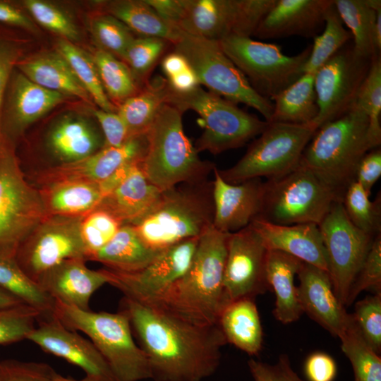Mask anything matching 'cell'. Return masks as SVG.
<instances>
[{"instance_id":"cell-17","label":"cell","mask_w":381,"mask_h":381,"mask_svg":"<svg viewBox=\"0 0 381 381\" xmlns=\"http://www.w3.org/2000/svg\"><path fill=\"white\" fill-rule=\"evenodd\" d=\"M199 238H190L164 250L143 269L122 272L105 268L109 284L124 296L152 302L161 298L186 272Z\"/></svg>"},{"instance_id":"cell-49","label":"cell","mask_w":381,"mask_h":381,"mask_svg":"<svg viewBox=\"0 0 381 381\" xmlns=\"http://www.w3.org/2000/svg\"><path fill=\"white\" fill-rule=\"evenodd\" d=\"M40 318L37 310L25 304L0 309V345L26 339Z\"/></svg>"},{"instance_id":"cell-42","label":"cell","mask_w":381,"mask_h":381,"mask_svg":"<svg viewBox=\"0 0 381 381\" xmlns=\"http://www.w3.org/2000/svg\"><path fill=\"white\" fill-rule=\"evenodd\" d=\"M324 29L313 38V44L304 66V73H315L335 53L352 39L349 30L344 28L337 10L332 3L325 13Z\"/></svg>"},{"instance_id":"cell-6","label":"cell","mask_w":381,"mask_h":381,"mask_svg":"<svg viewBox=\"0 0 381 381\" xmlns=\"http://www.w3.org/2000/svg\"><path fill=\"white\" fill-rule=\"evenodd\" d=\"M54 316L67 328L87 336L116 381L151 379L147 358L135 342L129 319L123 311L83 310L55 301Z\"/></svg>"},{"instance_id":"cell-54","label":"cell","mask_w":381,"mask_h":381,"mask_svg":"<svg viewBox=\"0 0 381 381\" xmlns=\"http://www.w3.org/2000/svg\"><path fill=\"white\" fill-rule=\"evenodd\" d=\"M255 381H304L292 370L289 356L282 354L273 365L254 359L248 362Z\"/></svg>"},{"instance_id":"cell-33","label":"cell","mask_w":381,"mask_h":381,"mask_svg":"<svg viewBox=\"0 0 381 381\" xmlns=\"http://www.w3.org/2000/svg\"><path fill=\"white\" fill-rule=\"evenodd\" d=\"M162 251L150 247L134 226H121L115 236L97 251L90 260L104 265L107 269L122 272L140 270L154 260Z\"/></svg>"},{"instance_id":"cell-19","label":"cell","mask_w":381,"mask_h":381,"mask_svg":"<svg viewBox=\"0 0 381 381\" xmlns=\"http://www.w3.org/2000/svg\"><path fill=\"white\" fill-rule=\"evenodd\" d=\"M27 339L44 351L80 368L94 381H116L101 353L89 339L65 327L56 317L39 318Z\"/></svg>"},{"instance_id":"cell-55","label":"cell","mask_w":381,"mask_h":381,"mask_svg":"<svg viewBox=\"0 0 381 381\" xmlns=\"http://www.w3.org/2000/svg\"><path fill=\"white\" fill-rule=\"evenodd\" d=\"M92 114L99 125L104 138V147H120L131 136L117 112L93 109Z\"/></svg>"},{"instance_id":"cell-10","label":"cell","mask_w":381,"mask_h":381,"mask_svg":"<svg viewBox=\"0 0 381 381\" xmlns=\"http://www.w3.org/2000/svg\"><path fill=\"white\" fill-rule=\"evenodd\" d=\"M194 71L200 85L233 103H242L258 111L270 122L274 104L251 86L243 73L225 54L217 41L183 32L173 44Z\"/></svg>"},{"instance_id":"cell-32","label":"cell","mask_w":381,"mask_h":381,"mask_svg":"<svg viewBox=\"0 0 381 381\" xmlns=\"http://www.w3.org/2000/svg\"><path fill=\"white\" fill-rule=\"evenodd\" d=\"M217 324L226 343L250 356H257L261 351L262 329L254 298L229 303L222 310Z\"/></svg>"},{"instance_id":"cell-28","label":"cell","mask_w":381,"mask_h":381,"mask_svg":"<svg viewBox=\"0 0 381 381\" xmlns=\"http://www.w3.org/2000/svg\"><path fill=\"white\" fill-rule=\"evenodd\" d=\"M46 144L59 164L86 158L104 147L101 129L90 119L75 114L62 116L50 127Z\"/></svg>"},{"instance_id":"cell-63","label":"cell","mask_w":381,"mask_h":381,"mask_svg":"<svg viewBox=\"0 0 381 381\" xmlns=\"http://www.w3.org/2000/svg\"><path fill=\"white\" fill-rule=\"evenodd\" d=\"M52 381H94V380L87 376H85L82 380H75V379L64 377L58 374L57 373H55L53 377Z\"/></svg>"},{"instance_id":"cell-16","label":"cell","mask_w":381,"mask_h":381,"mask_svg":"<svg viewBox=\"0 0 381 381\" xmlns=\"http://www.w3.org/2000/svg\"><path fill=\"white\" fill-rule=\"evenodd\" d=\"M346 44L315 73L314 88L319 111L312 123L317 129L353 107L368 73L371 59L358 56L353 43Z\"/></svg>"},{"instance_id":"cell-14","label":"cell","mask_w":381,"mask_h":381,"mask_svg":"<svg viewBox=\"0 0 381 381\" xmlns=\"http://www.w3.org/2000/svg\"><path fill=\"white\" fill-rule=\"evenodd\" d=\"M326 250L328 273L340 303L346 306L351 286L375 237L355 226L341 201H336L318 224Z\"/></svg>"},{"instance_id":"cell-59","label":"cell","mask_w":381,"mask_h":381,"mask_svg":"<svg viewBox=\"0 0 381 381\" xmlns=\"http://www.w3.org/2000/svg\"><path fill=\"white\" fill-rule=\"evenodd\" d=\"M166 22L177 28L184 12L183 0H145Z\"/></svg>"},{"instance_id":"cell-53","label":"cell","mask_w":381,"mask_h":381,"mask_svg":"<svg viewBox=\"0 0 381 381\" xmlns=\"http://www.w3.org/2000/svg\"><path fill=\"white\" fill-rule=\"evenodd\" d=\"M55 373L44 363L0 361V381H52Z\"/></svg>"},{"instance_id":"cell-50","label":"cell","mask_w":381,"mask_h":381,"mask_svg":"<svg viewBox=\"0 0 381 381\" xmlns=\"http://www.w3.org/2000/svg\"><path fill=\"white\" fill-rule=\"evenodd\" d=\"M354 320L363 338L377 354L381 352V293L357 301Z\"/></svg>"},{"instance_id":"cell-22","label":"cell","mask_w":381,"mask_h":381,"mask_svg":"<svg viewBox=\"0 0 381 381\" xmlns=\"http://www.w3.org/2000/svg\"><path fill=\"white\" fill-rule=\"evenodd\" d=\"M213 173V226L230 234L249 226L261 212L263 181L257 178L231 184L220 176L217 167Z\"/></svg>"},{"instance_id":"cell-26","label":"cell","mask_w":381,"mask_h":381,"mask_svg":"<svg viewBox=\"0 0 381 381\" xmlns=\"http://www.w3.org/2000/svg\"><path fill=\"white\" fill-rule=\"evenodd\" d=\"M140 163L127 167L119 181L97 207L112 214L122 225L139 223L154 209L162 195V191L145 176Z\"/></svg>"},{"instance_id":"cell-43","label":"cell","mask_w":381,"mask_h":381,"mask_svg":"<svg viewBox=\"0 0 381 381\" xmlns=\"http://www.w3.org/2000/svg\"><path fill=\"white\" fill-rule=\"evenodd\" d=\"M363 188L356 181L346 188L342 205L351 222L365 234L375 237L381 234V196L371 201Z\"/></svg>"},{"instance_id":"cell-24","label":"cell","mask_w":381,"mask_h":381,"mask_svg":"<svg viewBox=\"0 0 381 381\" xmlns=\"http://www.w3.org/2000/svg\"><path fill=\"white\" fill-rule=\"evenodd\" d=\"M333 0H277L253 36L279 39L293 35L314 38L324 28L325 13Z\"/></svg>"},{"instance_id":"cell-2","label":"cell","mask_w":381,"mask_h":381,"mask_svg":"<svg viewBox=\"0 0 381 381\" xmlns=\"http://www.w3.org/2000/svg\"><path fill=\"white\" fill-rule=\"evenodd\" d=\"M228 233L213 225L200 237L188 269L155 302L193 322L217 324L228 304L224 290Z\"/></svg>"},{"instance_id":"cell-41","label":"cell","mask_w":381,"mask_h":381,"mask_svg":"<svg viewBox=\"0 0 381 381\" xmlns=\"http://www.w3.org/2000/svg\"><path fill=\"white\" fill-rule=\"evenodd\" d=\"M339 338L341 350L352 365L354 381H381L380 356L366 342L353 315Z\"/></svg>"},{"instance_id":"cell-47","label":"cell","mask_w":381,"mask_h":381,"mask_svg":"<svg viewBox=\"0 0 381 381\" xmlns=\"http://www.w3.org/2000/svg\"><path fill=\"white\" fill-rule=\"evenodd\" d=\"M122 224L109 212L96 208L84 215L80 232L87 253V260L115 236Z\"/></svg>"},{"instance_id":"cell-45","label":"cell","mask_w":381,"mask_h":381,"mask_svg":"<svg viewBox=\"0 0 381 381\" xmlns=\"http://www.w3.org/2000/svg\"><path fill=\"white\" fill-rule=\"evenodd\" d=\"M170 44L162 38L140 37L128 47L121 59L140 86L143 87L150 80L149 75Z\"/></svg>"},{"instance_id":"cell-11","label":"cell","mask_w":381,"mask_h":381,"mask_svg":"<svg viewBox=\"0 0 381 381\" xmlns=\"http://www.w3.org/2000/svg\"><path fill=\"white\" fill-rule=\"evenodd\" d=\"M222 49L261 96L272 100L304 74L311 45L287 56L277 44L231 35L218 41Z\"/></svg>"},{"instance_id":"cell-51","label":"cell","mask_w":381,"mask_h":381,"mask_svg":"<svg viewBox=\"0 0 381 381\" xmlns=\"http://www.w3.org/2000/svg\"><path fill=\"white\" fill-rule=\"evenodd\" d=\"M364 290L381 293V234L376 236L349 293L346 306Z\"/></svg>"},{"instance_id":"cell-30","label":"cell","mask_w":381,"mask_h":381,"mask_svg":"<svg viewBox=\"0 0 381 381\" xmlns=\"http://www.w3.org/2000/svg\"><path fill=\"white\" fill-rule=\"evenodd\" d=\"M302 261L279 250H268L266 277L270 289L275 294L273 315L283 324L298 320L303 313L299 303L295 276Z\"/></svg>"},{"instance_id":"cell-3","label":"cell","mask_w":381,"mask_h":381,"mask_svg":"<svg viewBox=\"0 0 381 381\" xmlns=\"http://www.w3.org/2000/svg\"><path fill=\"white\" fill-rule=\"evenodd\" d=\"M372 149L368 118L353 106L316 130L300 163L318 175L341 201L346 188L355 181L359 162Z\"/></svg>"},{"instance_id":"cell-18","label":"cell","mask_w":381,"mask_h":381,"mask_svg":"<svg viewBox=\"0 0 381 381\" xmlns=\"http://www.w3.org/2000/svg\"><path fill=\"white\" fill-rule=\"evenodd\" d=\"M267 251L260 236L250 225L229 234L224 274L227 303L254 298L270 290L266 277Z\"/></svg>"},{"instance_id":"cell-13","label":"cell","mask_w":381,"mask_h":381,"mask_svg":"<svg viewBox=\"0 0 381 381\" xmlns=\"http://www.w3.org/2000/svg\"><path fill=\"white\" fill-rule=\"evenodd\" d=\"M277 0H183L178 28L183 32L219 41L231 36H253Z\"/></svg>"},{"instance_id":"cell-31","label":"cell","mask_w":381,"mask_h":381,"mask_svg":"<svg viewBox=\"0 0 381 381\" xmlns=\"http://www.w3.org/2000/svg\"><path fill=\"white\" fill-rule=\"evenodd\" d=\"M48 215L83 216L92 211L104 198L101 183L61 180L38 188Z\"/></svg>"},{"instance_id":"cell-37","label":"cell","mask_w":381,"mask_h":381,"mask_svg":"<svg viewBox=\"0 0 381 381\" xmlns=\"http://www.w3.org/2000/svg\"><path fill=\"white\" fill-rule=\"evenodd\" d=\"M0 288L37 310L40 318L54 316L55 301L23 271L16 254L0 252Z\"/></svg>"},{"instance_id":"cell-60","label":"cell","mask_w":381,"mask_h":381,"mask_svg":"<svg viewBox=\"0 0 381 381\" xmlns=\"http://www.w3.org/2000/svg\"><path fill=\"white\" fill-rule=\"evenodd\" d=\"M167 80L171 90L181 94L188 92L200 85L197 75L190 66Z\"/></svg>"},{"instance_id":"cell-9","label":"cell","mask_w":381,"mask_h":381,"mask_svg":"<svg viewBox=\"0 0 381 381\" xmlns=\"http://www.w3.org/2000/svg\"><path fill=\"white\" fill-rule=\"evenodd\" d=\"M316 130L313 123L269 122L245 155L231 167L218 169L219 174L231 184L252 179H271L280 176L299 164L303 152Z\"/></svg>"},{"instance_id":"cell-44","label":"cell","mask_w":381,"mask_h":381,"mask_svg":"<svg viewBox=\"0 0 381 381\" xmlns=\"http://www.w3.org/2000/svg\"><path fill=\"white\" fill-rule=\"evenodd\" d=\"M354 106L368 118V138L373 149L381 143V57L373 56L370 68L358 92Z\"/></svg>"},{"instance_id":"cell-62","label":"cell","mask_w":381,"mask_h":381,"mask_svg":"<svg viewBox=\"0 0 381 381\" xmlns=\"http://www.w3.org/2000/svg\"><path fill=\"white\" fill-rule=\"evenodd\" d=\"M22 304L25 303L13 295L0 288V309L11 308Z\"/></svg>"},{"instance_id":"cell-40","label":"cell","mask_w":381,"mask_h":381,"mask_svg":"<svg viewBox=\"0 0 381 381\" xmlns=\"http://www.w3.org/2000/svg\"><path fill=\"white\" fill-rule=\"evenodd\" d=\"M103 87L111 99L121 104L142 88L127 64L99 48L92 55Z\"/></svg>"},{"instance_id":"cell-61","label":"cell","mask_w":381,"mask_h":381,"mask_svg":"<svg viewBox=\"0 0 381 381\" xmlns=\"http://www.w3.org/2000/svg\"><path fill=\"white\" fill-rule=\"evenodd\" d=\"M188 67L189 65L185 58L175 51L167 54L162 61V68L166 78L177 75Z\"/></svg>"},{"instance_id":"cell-57","label":"cell","mask_w":381,"mask_h":381,"mask_svg":"<svg viewBox=\"0 0 381 381\" xmlns=\"http://www.w3.org/2000/svg\"><path fill=\"white\" fill-rule=\"evenodd\" d=\"M305 373L309 381H333L337 374V365L329 355L315 352L306 361Z\"/></svg>"},{"instance_id":"cell-34","label":"cell","mask_w":381,"mask_h":381,"mask_svg":"<svg viewBox=\"0 0 381 381\" xmlns=\"http://www.w3.org/2000/svg\"><path fill=\"white\" fill-rule=\"evenodd\" d=\"M169 91L167 78L157 75L117 107L131 136L147 133L161 107L167 104Z\"/></svg>"},{"instance_id":"cell-25","label":"cell","mask_w":381,"mask_h":381,"mask_svg":"<svg viewBox=\"0 0 381 381\" xmlns=\"http://www.w3.org/2000/svg\"><path fill=\"white\" fill-rule=\"evenodd\" d=\"M55 301L80 310H90V300L95 292L109 283L104 269L94 270L83 259H69L44 272L37 281Z\"/></svg>"},{"instance_id":"cell-52","label":"cell","mask_w":381,"mask_h":381,"mask_svg":"<svg viewBox=\"0 0 381 381\" xmlns=\"http://www.w3.org/2000/svg\"><path fill=\"white\" fill-rule=\"evenodd\" d=\"M21 54L22 49L16 39L0 35V151L11 145L3 133L1 112L11 75L21 59Z\"/></svg>"},{"instance_id":"cell-5","label":"cell","mask_w":381,"mask_h":381,"mask_svg":"<svg viewBox=\"0 0 381 381\" xmlns=\"http://www.w3.org/2000/svg\"><path fill=\"white\" fill-rule=\"evenodd\" d=\"M183 114L171 104H164L147 132L148 147L140 167L162 191L180 183L207 180L216 167L198 156L183 131Z\"/></svg>"},{"instance_id":"cell-23","label":"cell","mask_w":381,"mask_h":381,"mask_svg":"<svg viewBox=\"0 0 381 381\" xmlns=\"http://www.w3.org/2000/svg\"><path fill=\"white\" fill-rule=\"evenodd\" d=\"M297 276L298 297L303 312L332 335L339 337L352 314L346 312L336 296L329 273L302 262Z\"/></svg>"},{"instance_id":"cell-38","label":"cell","mask_w":381,"mask_h":381,"mask_svg":"<svg viewBox=\"0 0 381 381\" xmlns=\"http://www.w3.org/2000/svg\"><path fill=\"white\" fill-rule=\"evenodd\" d=\"M337 12L353 39L354 52L365 59H372L377 52L375 42L376 10L380 0H334Z\"/></svg>"},{"instance_id":"cell-21","label":"cell","mask_w":381,"mask_h":381,"mask_svg":"<svg viewBox=\"0 0 381 381\" xmlns=\"http://www.w3.org/2000/svg\"><path fill=\"white\" fill-rule=\"evenodd\" d=\"M66 97L36 84L16 68L11 75L2 107L1 126L5 138L8 140L10 135L20 134L62 103Z\"/></svg>"},{"instance_id":"cell-27","label":"cell","mask_w":381,"mask_h":381,"mask_svg":"<svg viewBox=\"0 0 381 381\" xmlns=\"http://www.w3.org/2000/svg\"><path fill=\"white\" fill-rule=\"evenodd\" d=\"M267 250H279L328 272L325 248L318 225L313 223L275 224L261 219L250 224Z\"/></svg>"},{"instance_id":"cell-8","label":"cell","mask_w":381,"mask_h":381,"mask_svg":"<svg viewBox=\"0 0 381 381\" xmlns=\"http://www.w3.org/2000/svg\"><path fill=\"white\" fill-rule=\"evenodd\" d=\"M336 201L340 200L320 178L299 163L291 171L263 182L258 219L281 225H318Z\"/></svg>"},{"instance_id":"cell-36","label":"cell","mask_w":381,"mask_h":381,"mask_svg":"<svg viewBox=\"0 0 381 381\" xmlns=\"http://www.w3.org/2000/svg\"><path fill=\"white\" fill-rule=\"evenodd\" d=\"M314 77L315 73H304L272 99L274 109L270 122L306 124L315 119L319 109Z\"/></svg>"},{"instance_id":"cell-56","label":"cell","mask_w":381,"mask_h":381,"mask_svg":"<svg viewBox=\"0 0 381 381\" xmlns=\"http://www.w3.org/2000/svg\"><path fill=\"white\" fill-rule=\"evenodd\" d=\"M381 176V149L369 150L361 159L356 169L355 181L370 195L371 190Z\"/></svg>"},{"instance_id":"cell-29","label":"cell","mask_w":381,"mask_h":381,"mask_svg":"<svg viewBox=\"0 0 381 381\" xmlns=\"http://www.w3.org/2000/svg\"><path fill=\"white\" fill-rule=\"evenodd\" d=\"M16 68L36 84L65 96L93 101L66 60L58 52H48L20 59Z\"/></svg>"},{"instance_id":"cell-35","label":"cell","mask_w":381,"mask_h":381,"mask_svg":"<svg viewBox=\"0 0 381 381\" xmlns=\"http://www.w3.org/2000/svg\"><path fill=\"white\" fill-rule=\"evenodd\" d=\"M104 9L141 37L162 38L173 45L183 34L164 20L145 0L113 1L107 3Z\"/></svg>"},{"instance_id":"cell-39","label":"cell","mask_w":381,"mask_h":381,"mask_svg":"<svg viewBox=\"0 0 381 381\" xmlns=\"http://www.w3.org/2000/svg\"><path fill=\"white\" fill-rule=\"evenodd\" d=\"M56 51L68 63L76 78L100 109L116 112L117 107L108 97L100 80L92 55L74 44L60 38Z\"/></svg>"},{"instance_id":"cell-15","label":"cell","mask_w":381,"mask_h":381,"mask_svg":"<svg viewBox=\"0 0 381 381\" xmlns=\"http://www.w3.org/2000/svg\"><path fill=\"white\" fill-rule=\"evenodd\" d=\"M83 216L48 215L22 243L16 257L34 281L69 259H83L87 253L80 232Z\"/></svg>"},{"instance_id":"cell-1","label":"cell","mask_w":381,"mask_h":381,"mask_svg":"<svg viewBox=\"0 0 381 381\" xmlns=\"http://www.w3.org/2000/svg\"><path fill=\"white\" fill-rule=\"evenodd\" d=\"M155 381H202L218 368L226 344L218 325L193 322L155 302L124 296L121 310Z\"/></svg>"},{"instance_id":"cell-7","label":"cell","mask_w":381,"mask_h":381,"mask_svg":"<svg viewBox=\"0 0 381 381\" xmlns=\"http://www.w3.org/2000/svg\"><path fill=\"white\" fill-rule=\"evenodd\" d=\"M167 104L183 112L193 110L200 116L203 131L195 145L198 152L217 155L242 147L258 136L269 123L201 85L182 94L170 88Z\"/></svg>"},{"instance_id":"cell-4","label":"cell","mask_w":381,"mask_h":381,"mask_svg":"<svg viewBox=\"0 0 381 381\" xmlns=\"http://www.w3.org/2000/svg\"><path fill=\"white\" fill-rule=\"evenodd\" d=\"M213 182L183 183L163 190L154 209L134 226L152 248L162 251L199 238L213 225Z\"/></svg>"},{"instance_id":"cell-58","label":"cell","mask_w":381,"mask_h":381,"mask_svg":"<svg viewBox=\"0 0 381 381\" xmlns=\"http://www.w3.org/2000/svg\"><path fill=\"white\" fill-rule=\"evenodd\" d=\"M0 23L32 32L37 31L34 23L23 11L6 1H0Z\"/></svg>"},{"instance_id":"cell-46","label":"cell","mask_w":381,"mask_h":381,"mask_svg":"<svg viewBox=\"0 0 381 381\" xmlns=\"http://www.w3.org/2000/svg\"><path fill=\"white\" fill-rule=\"evenodd\" d=\"M90 31L99 49L121 59L135 38L123 23L107 13L92 19Z\"/></svg>"},{"instance_id":"cell-20","label":"cell","mask_w":381,"mask_h":381,"mask_svg":"<svg viewBox=\"0 0 381 381\" xmlns=\"http://www.w3.org/2000/svg\"><path fill=\"white\" fill-rule=\"evenodd\" d=\"M147 148L145 135L132 136L120 147H104L79 161L58 164L37 172L35 180L40 186L68 179L102 183L125 165L140 162Z\"/></svg>"},{"instance_id":"cell-48","label":"cell","mask_w":381,"mask_h":381,"mask_svg":"<svg viewBox=\"0 0 381 381\" xmlns=\"http://www.w3.org/2000/svg\"><path fill=\"white\" fill-rule=\"evenodd\" d=\"M22 4L39 24L62 39L71 42L79 38V30L73 20L54 4L44 0H25Z\"/></svg>"},{"instance_id":"cell-12","label":"cell","mask_w":381,"mask_h":381,"mask_svg":"<svg viewBox=\"0 0 381 381\" xmlns=\"http://www.w3.org/2000/svg\"><path fill=\"white\" fill-rule=\"evenodd\" d=\"M47 216L40 193L26 180L12 145L0 151V252L16 254Z\"/></svg>"}]
</instances>
